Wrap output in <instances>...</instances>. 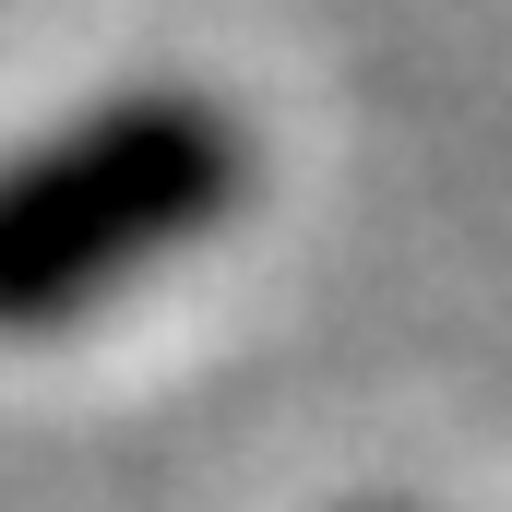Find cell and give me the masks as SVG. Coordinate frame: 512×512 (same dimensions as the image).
<instances>
[{"mask_svg":"<svg viewBox=\"0 0 512 512\" xmlns=\"http://www.w3.org/2000/svg\"><path fill=\"white\" fill-rule=\"evenodd\" d=\"M251 191V131L203 84H120L0 155V334H60L155 262L203 251Z\"/></svg>","mask_w":512,"mask_h":512,"instance_id":"cell-1","label":"cell"},{"mask_svg":"<svg viewBox=\"0 0 512 512\" xmlns=\"http://www.w3.org/2000/svg\"><path fill=\"white\" fill-rule=\"evenodd\" d=\"M358 512H417V501H358Z\"/></svg>","mask_w":512,"mask_h":512,"instance_id":"cell-2","label":"cell"}]
</instances>
